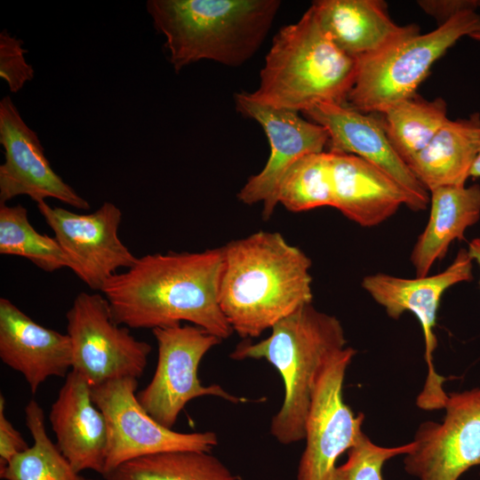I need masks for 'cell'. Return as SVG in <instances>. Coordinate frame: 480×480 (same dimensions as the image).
Returning a JSON list of instances; mask_svg holds the SVG:
<instances>
[{"label":"cell","instance_id":"cell-1","mask_svg":"<svg viewBox=\"0 0 480 480\" xmlns=\"http://www.w3.org/2000/svg\"><path fill=\"white\" fill-rule=\"evenodd\" d=\"M222 268L221 247L147 254L100 292L117 324L154 330L188 322L224 340L234 331L219 302Z\"/></svg>","mask_w":480,"mask_h":480},{"label":"cell","instance_id":"cell-17","mask_svg":"<svg viewBox=\"0 0 480 480\" xmlns=\"http://www.w3.org/2000/svg\"><path fill=\"white\" fill-rule=\"evenodd\" d=\"M0 358L22 374L32 394L48 378H66L72 370L68 335L37 324L5 298L0 299Z\"/></svg>","mask_w":480,"mask_h":480},{"label":"cell","instance_id":"cell-31","mask_svg":"<svg viewBox=\"0 0 480 480\" xmlns=\"http://www.w3.org/2000/svg\"><path fill=\"white\" fill-rule=\"evenodd\" d=\"M418 4L440 25L463 12L476 11L480 0H420Z\"/></svg>","mask_w":480,"mask_h":480},{"label":"cell","instance_id":"cell-21","mask_svg":"<svg viewBox=\"0 0 480 480\" xmlns=\"http://www.w3.org/2000/svg\"><path fill=\"white\" fill-rule=\"evenodd\" d=\"M428 222L411 252L417 276L429 275L455 240H463L466 230L480 220V185L450 186L430 192Z\"/></svg>","mask_w":480,"mask_h":480},{"label":"cell","instance_id":"cell-14","mask_svg":"<svg viewBox=\"0 0 480 480\" xmlns=\"http://www.w3.org/2000/svg\"><path fill=\"white\" fill-rule=\"evenodd\" d=\"M235 103L238 112L261 125L270 146L264 168L249 178L237 197L245 204L261 202L263 218L269 219L278 204L279 188L287 172L304 156L323 152L329 135L322 125L302 118L297 111L260 104L247 92L236 93Z\"/></svg>","mask_w":480,"mask_h":480},{"label":"cell","instance_id":"cell-22","mask_svg":"<svg viewBox=\"0 0 480 480\" xmlns=\"http://www.w3.org/2000/svg\"><path fill=\"white\" fill-rule=\"evenodd\" d=\"M480 140V115L448 119L431 141L407 164L424 188L432 190L464 186L476 157Z\"/></svg>","mask_w":480,"mask_h":480},{"label":"cell","instance_id":"cell-7","mask_svg":"<svg viewBox=\"0 0 480 480\" xmlns=\"http://www.w3.org/2000/svg\"><path fill=\"white\" fill-rule=\"evenodd\" d=\"M473 260L467 249H460L452 263L443 271L424 276L406 278L385 273L365 276L363 289L392 319L405 312L419 320L424 337L427 377L416 401L422 410L444 409L448 394L444 389L446 378L439 375L434 364L437 348L435 333L436 316L443 295L451 287L473 279Z\"/></svg>","mask_w":480,"mask_h":480},{"label":"cell","instance_id":"cell-34","mask_svg":"<svg viewBox=\"0 0 480 480\" xmlns=\"http://www.w3.org/2000/svg\"><path fill=\"white\" fill-rule=\"evenodd\" d=\"M469 37L480 43V31L472 34Z\"/></svg>","mask_w":480,"mask_h":480},{"label":"cell","instance_id":"cell-27","mask_svg":"<svg viewBox=\"0 0 480 480\" xmlns=\"http://www.w3.org/2000/svg\"><path fill=\"white\" fill-rule=\"evenodd\" d=\"M278 204L293 212L333 207L331 153L323 151L300 158L280 185Z\"/></svg>","mask_w":480,"mask_h":480},{"label":"cell","instance_id":"cell-30","mask_svg":"<svg viewBox=\"0 0 480 480\" xmlns=\"http://www.w3.org/2000/svg\"><path fill=\"white\" fill-rule=\"evenodd\" d=\"M29 448L20 433L5 415V399L0 396V470L18 454Z\"/></svg>","mask_w":480,"mask_h":480},{"label":"cell","instance_id":"cell-10","mask_svg":"<svg viewBox=\"0 0 480 480\" xmlns=\"http://www.w3.org/2000/svg\"><path fill=\"white\" fill-rule=\"evenodd\" d=\"M138 379L123 378L91 387L92 399L105 417L108 442L102 476L148 455L175 451L212 452L214 432L180 433L154 420L137 399Z\"/></svg>","mask_w":480,"mask_h":480},{"label":"cell","instance_id":"cell-15","mask_svg":"<svg viewBox=\"0 0 480 480\" xmlns=\"http://www.w3.org/2000/svg\"><path fill=\"white\" fill-rule=\"evenodd\" d=\"M0 143L4 150L0 204L28 196L36 204L54 198L78 210L90 209V204L53 171L37 134L24 122L10 96L0 100Z\"/></svg>","mask_w":480,"mask_h":480},{"label":"cell","instance_id":"cell-23","mask_svg":"<svg viewBox=\"0 0 480 480\" xmlns=\"http://www.w3.org/2000/svg\"><path fill=\"white\" fill-rule=\"evenodd\" d=\"M105 480H238L211 452L175 451L127 461Z\"/></svg>","mask_w":480,"mask_h":480},{"label":"cell","instance_id":"cell-2","mask_svg":"<svg viewBox=\"0 0 480 480\" xmlns=\"http://www.w3.org/2000/svg\"><path fill=\"white\" fill-rule=\"evenodd\" d=\"M219 302L242 338H256L312 303L311 260L278 232L258 231L221 247Z\"/></svg>","mask_w":480,"mask_h":480},{"label":"cell","instance_id":"cell-18","mask_svg":"<svg viewBox=\"0 0 480 480\" xmlns=\"http://www.w3.org/2000/svg\"><path fill=\"white\" fill-rule=\"evenodd\" d=\"M49 421L56 444L79 473L105 469L108 442L104 415L92 399L91 386L79 373L70 371L52 403Z\"/></svg>","mask_w":480,"mask_h":480},{"label":"cell","instance_id":"cell-11","mask_svg":"<svg viewBox=\"0 0 480 480\" xmlns=\"http://www.w3.org/2000/svg\"><path fill=\"white\" fill-rule=\"evenodd\" d=\"M355 355L356 350L347 346L333 353L318 372L297 480H332L339 457L365 436L364 413L355 414L342 395L346 372Z\"/></svg>","mask_w":480,"mask_h":480},{"label":"cell","instance_id":"cell-13","mask_svg":"<svg viewBox=\"0 0 480 480\" xmlns=\"http://www.w3.org/2000/svg\"><path fill=\"white\" fill-rule=\"evenodd\" d=\"M443 421L421 423L404 470L419 480H458L480 467V388L448 394Z\"/></svg>","mask_w":480,"mask_h":480},{"label":"cell","instance_id":"cell-6","mask_svg":"<svg viewBox=\"0 0 480 480\" xmlns=\"http://www.w3.org/2000/svg\"><path fill=\"white\" fill-rule=\"evenodd\" d=\"M480 31V15L463 12L426 34L417 33L357 60L355 84L346 104L363 113H384L414 97L433 64L463 36Z\"/></svg>","mask_w":480,"mask_h":480},{"label":"cell","instance_id":"cell-29","mask_svg":"<svg viewBox=\"0 0 480 480\" xmlns=\"http://www.w3.org/2000/svg\"><path fill=\"white\" fill-rule=\"evenodd\" d=\"M23 42L6 29L0 33V76L12 92H17L35 75L33 67L26 61Z\"/></svg>","mask_w":480,"mask_h":480},{"label":"cell","instance_id":"cell-20","mask_svg":"<svg viewBox=\"0 0 480 480\" xmlns=\"http://www.w3.org/2000/svg\"><path fill=\"white\" fill-rule=\"evenodd\" d=\"M310 7L337 46L356 60L420 33L415 24L395 23L380 0H317Z\"/></svg>","mask_w":480,"mask_h":480},{"label":"cell","instance_id":"cell-12","mask_svg":"<svg viewBox=\"0 0 480 480\" xmlns=\"http://www.w3.org/2000/svg\"><path fill=\"white\" fill-rule=\"evenodd\" d=\"M37 209L53 231L68 268L92 290L101 291L117 269L135 263L137 257L118 236L122 212L113 203L105 202L89 213L52 207L45 201Z\"/></svg>","mask_w":480,"mask_h":480},{"label":"cell","instance_id":"cell-24","mask_svg":"<svg viewBox=\"0 0 480 480\" xmlns=\"http://www.w3.org/2000/svg\"><path fill=\"white\" fill-rule=\"evenodd\" d=\"M25 422L33 444L0 470L4 480H95L80 475L49 437L44 413L31 399L25 407Z\"/></svg>","mask_w":480,"mask_h":480},{"label":"cell","instance_id":"cell-4","mask_svg":"<svg viewBox=\"0 0 480 480\" xmlns=\"http://www.w3.org/2000/svg\"><path fill=\"white\" fill-rule=\"evenodd\" d=\"M357 60L340 49L309 7L273 39L260 73L247 92L254 101L302 111L321 103L346 104L355 84Z\"/></svg>","mask_w":480,"mask_h":480},{"label":"cell","instance_id":"cell-25","mask_svg":"<svg viewBox=\"0 0 480 480\" xmlns=\"http://www.w3.org/2000/svg\"><path fill=\"white\" fill-rule=\"evenodd\" d=\"M382 115L387 134L406 164L431 141L449 119L444 99L426 100L416 95L389 107Z\"/></svg>","mask_w":480,"mask_h":480},{"label":"cell","instance_id":"cell-3","mask_svg":"<svg viewBox=\"0 0 480 480\" xmlns=\"http://www.w3.org/2000/svg\"><path fill=\"white\" fill-rule=\"evenodd\" d=\"M279 0H148L154 28L165 37L176 72L201 60L238 67L268 35Z\"/></svg>","mask_w":480,"mask_h":480},{"label":"cell","instance_id":"cell-8","mask_svg":"<svg viewBox=\"0 0 480 480\" xmlns=\"http://www.w3.org/2000/svg\"><path fill=\"white\" fill-rule=\"evenodd\" d=\"M72 347V371L91 387L123 379H140L148 364L151 345L117 324L107 299L80 292L66 314Z\"/></svg>","mask_w":480,"mask_h":480},{"label":"cell","instance_id":"cell-9","mask_svg":"<svg viewBox=\"0 0 480 480\" xmlns=\"http://www.w3.org/2000/svg\"><path fill=\"white\" fill-rule=\"evenodd\" d=\"M152 332L157 343L156 368L148 386L137 393V399L158 423L172 429L185 405L204 396L234 404L247 402L220 385L204 386L198 378L202 358L222 340L194 324H180Z\"/></svg>","mask_w":480,"mask_h":480},{"label":"cell","instance_id":"cell-5","mask_svg":"<svg viewBox=\"0 0 480 480\" xmlns=\"http://www.w3.org/2000/svg\"><path fill=\"white\" fill-rule=\"evenodd\" d=\"M347 347L340 321L307 304L271 328L256 343L244 341L230 354L235 360L265 359L280 373L284 397L273 417L271 435L283 444L305 438L306 422L318 372L336 351Z\"/></svg>","mask_w":480,"mask_h":480},{"label":"cell","instance_id":"cell-28","mask_svg":"<svg viewBox=\"0 0 480 480\" xmlns=\"http://www.w3.org/2000/svg\"><path fill=\"white\" fill-rule=\"evenodd\" d=\"M415 446L414 441L395 447H384L372 442L365 435L348 452V459L337 466L332 480H383L382 468L390 459L405 455Z\"/></svg>","mask_w":480,"mask_h":480},{"label":"cell","instance_id":"cell-19","mask_svg":"<svg viewBox=\"0 0 480 480\" xmlns=\"http://www.w3.org/2000/svg\"><path fill=\"white\" fill-rule=\"evenodd\" d=\"M333 207L361 227H375L412 202L404 189L387 173L345 153L331 152Z\"/></svg>","mask_w":480,"mask_h":480},{"label":"cell","instance_id":"cell-26","mask_svg":"<svg viewBox=\"0 0 480 480\" xmlns=\"http://www.w3.org/2000/svg\"><path fill=\"white\" fill-rule=\"evenodd\" d=\"M0 253L25 258L46 272L68 268L56 238L36 231L21 204H0Z\"/></svg>","mask_w":480,"mask_h":480},{"label":"cell","instance_id":"cell-32","mask_svg":"<svg viewBox=\"0 0 480 480\" xmlns=\"http://www.w3.org/2000/svg\"><path fill=\"white\" fill-rule=\"evenodd\" d=\"M467 251L472 259L473 262H476L480 269V236L473 238L468 245ZM480 287V278H479Z\"/></svg>","mask_w":480,"mask_h":480},{"label":"cell","instance_id":"cell-16","mask_svg":"<svg viewBox=\"0 0 480 480\" xmlns=\"http://www.w3.org/2000/svg\"><path fill=\"white\" fill-rule=\"evenodd\" d=\"M329 135V151L356 156L395 180L408 194L414 212L429 204L428 191L393 147L383 123L347 104L321 103L303 112Z\"/></svg>","mask_w":480,"mask_h":480},{"label":"cell","instance_id":"cell-33","mask_svg":"<svg viewBox=\"0 0 480 480\" xmlns=\"http://www.w3.org/2000/svg\"><path fill=\"white\" fill-rule=\"evenodd\" d=\"M470 177L480 179V140L476 157L470 171Z\"/></svg>","mask_w":480,"mask_h":480}]
</instances>
